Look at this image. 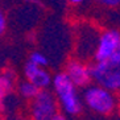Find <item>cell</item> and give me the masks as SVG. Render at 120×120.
<instances>
[{"label": "cell", "mask_w": 120, "mask_h": 120, "mask_svg": "<svg viewBox=\"0 0 120 120\" xmlns=\"http://www.w3.org/2000/svg\"><path fill=\"white\" fill-rule=\"evenodd\" d=\"M53 92L57 98L58 106L66 115H78L82 111V100L78 87L71 82L65 71L57 73L53 77Z\"/></svg>", "instance_id": "1"}, {"label": "cell", "mask_w": 120, "mask_h": 120, "mask_svg": "<svg viewBox=\"0 0 120 120\" xmlns=\"http://www.w3.org/2000/svg\"><path fill=\"white\" fill-rule=\"evenodd\" d=\"M83 102L90 111L98 115H111L119 107V96L116 92L94 83L85 88Z\"/></svg>", "instance_id": "2"}, {"label": "cell", "mask_w": 120, "mask_h": 120, "mask_svg": "<svg viewBox=\"0 0 120 120\" xmlns=\"http://www.w3.org/2000/svg\"><path fill=\"white\" fill-rule=\"evenodd\" d=\"M91 71L94 83L113 92H120V48L111 58L94 62Z\"/></svg>", "instance_id": "3"}, {"label": "cell", "mask_w": 120, "mask_h": 120, "mask_svg": "<svg viewBox=\"0 0 120 120\" xmlns=\"http://www.w3.org/2000/svg\"><path fill=\"white\" fill-rule=\"evenodd\" d=\"M58 102L54 92L49 90H41L29 104V119L30 120H52L58 115Z\"/></svg>", "instance_id": "4"}, {"label": "cell", "mask_w": 120, "mask_h": 120, "mask_svg": "<svg viewBox=\"0 0 120 120\" xmlns=\"http://www.w3.org/2000/svg\"><path fill=\"white\" fill-rule=\"evenodd\" d=\"M100 37V33L91 24H81L77 32V56L79 60H87L95 57L96 46Z\"/></svg>", "instance_id": "5"}, {"label": "cell", "mask_w": 120, "mask_h": 120, "mask_svg": "<svg viewBox=\"0 0 120 120\" xmlns=\"http://www.w3.org/2000/svg\"><path fill=\"white\" fill-rule=\"evenodd\" d=\"M120 48V30L117 29H106L100 32V37L98 41L96 52L94 61L100 62L106 61L113 56Z\"/></svg>", "instance_id": "6"}, {"label": "cell", "mask_w": 120, "mask_h": 120, "mask_svg": "<svg viewBox=\"0 0 120 120\" xmlns=\"http://www.w3.org/2000/svg\"><path fill=\"white\" fill-rule=\"evenodd\" d=\"M65 73L78 88L88 87L92 81L91 66L79 58L67 61V64L65 65Z\"/></svg>", "instance_id": "7"}, {"label": "cell", "mask_w": 120, "mask_h": 120, "mask_svg": "<svg viewBox=\"0 0 120 120\" xmlns=\"http://www.w3.org/2000/svg\"><path fill=\"white\" fill-rule=\"evenodd\" d=\"M24 77L26 81L32 82L40 90H48V87H50L53 83V77L45 67L33 65L29 61L24 66Z\"/></svg>", "instance_id": "8"}, {"label": "cell", "mask_w": 120, "mask_h": 120, "mask_svg": "<svg viewBox=\"0 0 120 120\" xmlns=\"http://www.w3.org/2000/svg\"><path fill=\"white\" fill-rule=\"evenodd\" d=\"M16 86V74L9 69L3 70L1 75H0V98H1V103L5 102V99L9 98L12 91L15 90Z\"/></svg>", "instance_id": "9"}, {"label": "cell", "mask_w": 120, "mask_h": 120, "mask_svg": "<svg viewBox=\"0 0 120 120\" xmlns=\"http://www.w3.org/2000/svg\"><path fill=\"white\" fill-rule=\"evenodd\" d=\"M17 91L22 99H25V100H33L41 90L36 85H33L32 82L25 79V81L20 82L17 85Z\"/></svg>", "instance_id": "10"}, {"label": "cell", "mask_w": 120, "mask_h": 120, "mask_svg": "<svg viewBox=\"0 0 120 120\" xmlns=\"http://www.w3.org/2000/svg\"><path fill=\"white\" fill-rule=\"evenodd\" d=\"M28 61L29 62H32L33 65L40 66V67H46L48 64H49L48 57H46L44 53H41V52H32V53L29 54Z\"/></svg>", "instance_id": "11"}, {"label": "cell", "mask_w": 120, "mask_h": 120, "mask_svg": "<svg viewBox=\"0 0 120 120\" xmlns=\"http://www.w3.org/2000/svg\"><path fill=\"white\" fill-rule=\"evenodd\" d=\"M100 5L107 8H116L120 5V0H96Z\"/></svg>", "instance_id": "12"}, {"label": "cell", "mask_w": 120, "mask_h": 120, "mask_svg": "<svg viewBox=\"0 0 120 120\" xmlns=\"http://www.w3.org/2000/svg\"><path fill=\"white\" fill-rule=\"evenodd\" d=\"M5 26H7L5 15H4V12H0V33H1V34L5 32Z\"/></svg>", "instance_id": "13"}, {"label": "cell", "mask_w": 120, "mask_h": 120, "mask_svg": "<svg viewBox=\"0 0 120 120\" xmlns=\"http://www.w3.org/2000/svg\"><path fill=\"white\" fill-rule=\"evenodd\" d=\"M85 1V0H69V3L73 4V5H79V4H82Z\"/></svg>", "instance_id": "14"}, {"label": "cell", "mask_w": 120, "mask_h": 120, "mask_svg": "<svg viewBox=\"0 0 120 120\" xmlns=\"http://www.w3.org/2000/svg\"><path fill=\"white\" fill-rule=\"evenodd\" d=\"M52 120H67V119L65 117V115H61V113H58V115H56V116H54Z\"/></svg>", "instance_id": "15"}, {"label": "cell", "mask_w": 120, "mask_h": 120, "mask_svg": "<svg viewBox=\"0 0 120 120\" xmlns=\"http://www.w3.org/2000/svg\"><path fill=\"white\" fill-rule=\"evenodd\" d=\"M24 1H26V3H38L37 0H24Z\"/></svg>", "instance_id": "16"}, {"label": "cell", "mask_w": 120, "mask_h": 120, "mask_svg": "<svg viewBox=\"0 0 120 120\" xmlns=\"http://www.w3.org/2000/svg\"><path fill=\"white\" fill-rule=\"evenodd\" d=\"M117 96H119V107H120V92H119V95Z\"/></svg>", "instance_id": "17"}]
</instances>
